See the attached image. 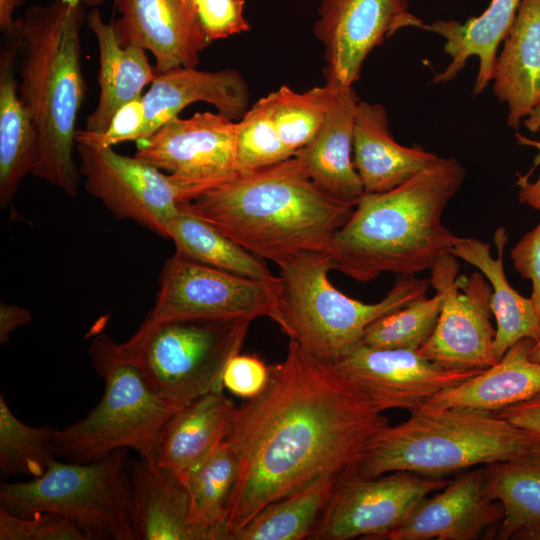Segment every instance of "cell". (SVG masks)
<instances>
[{"instance_id": "d6a6232c", "label": "cell", "mask_w": 540, "mask_h": 540, "mask_svg": "<svg viewBox=\"0 0 540 540\" xmlns=\"http://www.w3.org/2000/svg\"><path fill=\"white\" fill-rule=\"evenodd\" d=\"M339 479L326 478L265 506L231 540L310 539Z\"/></svg>"}, {"instance_id": "ee69618b", "label": "cell", "mask_w": 540, "mask_h": 540, "mask_svg": "<svg viewBox=\"0 0 540 540\" xmlns=\"http://www.w3.org/2000/svg\"><path fill=\"white\" fill-rule=\"evenodd\" d=\"M32 320L29 310L14 304L0 302V344L8 341L18 328L28 325Z\"/></svg>"}, {"instance_id": "4fadbf2b", "label": "cell", "mask_w": 540, "mask_h": 540, "mask_svg": "<svg viewBox=\"0 0 540 540\" xmlns=\"http://www.w3.org/2000/svg\"><path fill=\"white\" fill-rule=\"evenodd\" d=\"M236 130L237 122L219 112L178 116L136 141L134 157L169 172L189 201L238 173Z\"/></svg>"}, {"instance_id": "8992f818", "label": "cell", "mask_w": 540, "mask_h": 540, "mask_svg": "<svg viewBox=\"0 0 540 540\" xmlns=\"http://www.w3.org/2000/svg\"><path fill=\"white\" fill-rule=\"evenodd\" d=\"M278 267L280 291L272 320L309 357L329 367L360 345L373 322L426 296L430 285L416 275H397L382 300L367 304L330 283L326 252H303Z\"/></svg>"}, {"instance_id": "9c48e42d", "label": "cell", "mask_w": 540, "mask_h": 540, "mask_svg": "<svg viewBox=\"0 0 540 540\" xmlns=\"http://www.w3.org/2000/svg\"><path fill=\"white\" fill-rule=\"evenodd\" d=\"M126 449L88 463L56 459L40 476L2 482L0 508L18 516L62 515L87 540H135L130 517V461Z\"/></svg>"}, {"instance_id": "7dc6e473", "label": "cell", "mask_w": 540, "mask_h": 540, "mask_svg": "<svg viewBox=\"0 0 540 540\" xmlns=\"http://www.w3.org/2000/svg\"><path fill=\"white\" fill-rule=\"evenodd\" d=\"M516 137L518 139V142L523 144V145H528V146H532V147H535L538 149V154L536 155L535 159H534V167L538 166L540 164V142L539 141H535V140H531V139H528L522 135H519V134H516Z\"/></svg>"}, {"instance_id": "bcb514c9", "label": "cell", "mask_w": 540, "mask_h": 540, "mask_svg": "<svg viewBox=\"0 0 540 540\" xmlns=\"http://www.w3.org/2000/svg\"><path fill=\"white\" fill-rule=\"evenodd\" d=\"M23 4V0H0V30L2 33L12 31L18 24V18L14 17L17 7Z\"/></svg>"}, {"instance_id": "6da1fadb", "label": "cell", "mask_w": 540, "mask_h": 540, "mask_svg": "<svg viewBox=\"0 0 540 540\" xmlns=\"http://www.w3.org/2000/svg\"><path fill=\"white\" fill-rule=\"evenodd\" d=\"M269 369L264 389L235 407L224 436L239 463L229 540L265 506L346 475L389 425L333 367L294 340L285 359Z\"/></svg>"}, {"instance_id": "7bdbcfd3", "label": "cell", "mask_w": 540, "mask_h": 540, "mask_svg": "<svg viewBox=\"0 0 540 540\" xmlns=\"http://www.w3.org/2000/svg\"><path fill=\"white\" fill-rule=\"evenodd\" d=\"M495 413L515 426L540 436V392Z\"/></svg>"}, {"instance_id": "e0dca14e", "label": "cell", "mask_w": 540, "mask_h": 540, "mask_svg": "<svg viewBox=\"0 0 540 540\" xmlns=\"http://www.w3.org/2000/svg\"><path fill=\"white\" fill-rule=\"evenodd\" d=\"M119 17L112 22L122 47L151 52L156 73L196 67L211 43L192 0H114Z\"/></svg>"}, {"instance_id": "f6af8a7d", "label": "cell", "mask_w": 540, "mask_h": 540, "mask_svg": "<svg viewBox=\"0 0 540 540\" xmlns=\"http://www.w3.org/2000/svg\"><path fill=\"white\" fill-rule=\"evenodd\" d=\"M530 174L518 175V198L523 204L540 211V175L536 181L529 180Z\"/></svg>"}, {"instance_id": "603a6c76", "label": "cell", "mask_w": 540, "mask_h": 540, "mask_svg": "<svg viewBox=\"0 0 540 540\" xmlns=\"http://www.w3.org/2000/svg\"><path fill=\"white\" fill-rule=\"evenodd\" d=\"M21 18L2 33L0 48V206L7 208L22 180L32 174L38 139L33 121L20 97L16 64L21 45Z\"/></svg>"}, {"instance_id": "e575fe53", "label": "cell", "mask_w": 540, "mask_h": 540, "mask_svg": "<svg viewBox=\"0 0 540 540\" xmlns=\"http://www.w3.org/2000/svg\"><path fill=\"white\" fill-rule=\"evenodd\" d=\"M49 426H30L16 417L0 396V474L2 479L18 475H42L56 459Z\"/></svg>"}, {"instance_id": "8d00e7d4", "label": "cell", "mask_w": 540, "mask_h": 540, "mask_svg": "<svg viewBox=\"0 0 540 540\" xmlns=\"http://www.w3.org/2000/svg\"><path fill=\"white\" fill-rule=\"evenodd\" d=\"M293 154L281 141L267 97L259 99L237 121L236 161L238 173L265 168Z\"/></svg>"}, {"instance_id": "30bf717a", "label": "cell", "mask_w": 540, "mask_h": 540, "mask_svg": "<svg viewBox=\"0 0 540 540\" xmlns=\"http://www.w3.org/2000/svg\"><path fill=\"white\" fill-rule=\"evenodd\" d=\"M450 253L432 267L430 285L442 295L437 324L418 353L450 369H486L497 362L491 323L492 287L479 271L458 275Z\"/></svg>"}, {"instance_id": "ab89813d", "label": "cell", "mask_w": 540, "mask_h": 540, "mask_svg": "<svg viewBox=\"0 0 540 540\" xmlns=\"http://www.w3.org/2000/svg\"><path fill=\"white\" fill-rule=\"evenodd\" d=\"M144 125L142 97L124 104L113 116L104 133L77 130L76 142L97 147H113L119 143L137 141Z\"/></svg>"}, {"instance_id": "ffe728a7", "label": "cell", "mask_w": 540, "mask_h": 540, "mask_svg": "<svg viewBox=\"0 0 540 540\" xmlns=\"http://www.w3.org/2000/svg\"><path fill=\"white\" fill-rule=\"evenodd\" d=\"M130 517L135 540H211L191 522L183 483L152 459L130 461Z\"/></svg>"}, {"instance_id": "7c38bea8", "label": "cell", "mask_w": 540, "mask_h": 540, "mask_svg": "<svg viewBox=\"0 0 540 540\" xmlns=\"http://www.w3.org/2000/svg\"><path fill=\"white\" fill-rule=\"evenodd\" d=\"M450 481L408 471L342 476L310 540L385 539L418 506Z\"/></svg>"}, {"instance_id": "83f0119b", "label": "cell", "mask_w": 540, "mask_h": 540, "mask_svg": "<svg viewBox=\"0 0 540 540\" xmlns=\"http://www.w3.org/2000/svg\"><path fill=\"white\" fill-rule=\"evenodd\" d=\"M507 238L505 228L496 230L494 242L497 259L491 255L490 244L476 238L458 237L450 250L453 256L476 267L492 287L491 309L496 318L494 353L497 361L519 340L528 337L536 341L540 337V319L530 297L520 295L506 278L503 255Z\"/></svg>"}, {"instance_id": "836d02e7", "label": "cell", "mask_w": 540, "mask_h": 540, "mask_svg": "<svg viewBox=\"0 0 540 540\" xmlns=\"http://www.w3.org/2000/svg\"><path fill=\"white\" fill-rule=\"evenodd\" d=\"M338 88L326 82L298 93L284 85L266 96L278 135L293 156L323 126Z\"/></svg>"}, {"instance_id": "b9f144b4", "label": "cell", "mask_w": 540, "mask_h": 540, "mask_svg": "<svg viewBox=\"0 0 540 540\" xmlns=\"http://www.w3.org/2000/svg\"><path fill=\"white\" fill-rule=\"evenodd\" d=\"M511 259L516 271L532 282L530 299L540 319V221L517 242L511 250Z\"/></svg>"}, {"instance_id": "d4e9b609", "label": "cell", "mask_w": 540, "mask_h": 540, "mask_svg": "<svg viewBox=\"0 0 540 540\" xmlns=\"http://www.w3.org/2000/svg\"><path fill=\"white\" fill-rule=\"evenodd\" d=\"M86 24L97 40L100 90L97 106L86 119L85 130L104 133L115 113L124 104L142 97L143 89L157 73L143 48L119 44L112 23H105L96 7L87 13Z\"/></svg>"}, {"instance_id": "44dd1931", "label": "cell", "mask_w": 540, "mask_h": 540, "mask_svg": "<svg viewBox=\"0 0 540 540\" xmlns=\"http://www.w3.org/2000/svg\"><path fill=\"white\" fill-rule=\"evenodd\" d=\"M358 98L353 87H339L325 122L294 157L324 193L355 206L364 189L353 164V131Z\"/></svg>"}, {"instance_id": "4dcf8cb0", "label": "cell", "mask_w": 540, "mask_h": 540, "mask_svg": "<svg viewBox=\"0 0 540 540\" xmlns=\"http://www.w3.org/2000/svg\"><path fill=\"white\" fill-rule=\"evenodd\" d=\"M238 471V458L223 437L194 466L176 474L189 495L192 524L211 540H229L228 507Z\"/></svg>"}, {"instance_id": "8fae6325", "label": "cell", "mask_w": 540, "mask_h": 540, "mask_svg": "<svg viewBox=\"0 0 540 540\" xmlns=\"http://www.w3.org/2000/svg\"><path fill=\"white\" fill-rule=\"evenodd\" d=\"M280 282L268 283L177 255L165 261L150 318L273 319Z\"/></svg>"}, {"instance_id": "d6986e66", "label": "cell", "mask_w": 540, "mask_h": 540, "mask_svg": "<svg viewBox=\"0 0 540 540\" xmlns=\"http://www.w3.org/2000/svg\"><path fill=\"white\" fill-rule=\"evenodd\" d=\"M195 102L209 103L219 113L239 121L249 109L248 86L241 74L232 69L203 71L179 67L159 73L142 95L144 125L139 140L152 135Z\"/></svg>"}, {"instance_id": "1f68e13d", "label": "cell", "mask_w": 540, "mask_h": 540, "mask_svg": "<svg viewBox=\"0 0 540 540\" xmlns=\"http://www.w3.org/2000/svg\"><path fill=\"white\" fill-rule=\"evenodd\" d=\"M166 238L173 241L179 257L259 281H280L262 258L185 211L180 210L169 221Z\"/></svg>"}, {"instance_id": "5bb4252c", "label": "cell", "mask_w": 540, "mask_h": 540, "mask_svg": "<svg viewBox=\"0 0 540 540\" xmlns=\"http://www.w3.org/2000/svg\"><path fill=\"white\" fill-rule=\"evenodd\" d=\"M85 190L117 219H128L166 238L169 221L187 201L186 191L170 174L113 147L76 142Z\"/></svg>"}, {"instance_id": "ba28073f", "label": "cell", "mask_w": 540, "mask_h": 540, "mask_svg": "<svg viewBox=\"0 0 540 540\" xmlns=\"http://www.w3.org/2000/svg\"><path fill=\"white\" fill-rule=\"evenodd\" d=\"M250 321L146 317L119 347L149 388L179 409L223 390V373L245 341Z\"/></svg>"}, {"instance_id": "681fc988", "label": "cell", "mask_w": 540, "mask_h": 540, "mask_svg": "<svg viewBox=\"0 0 540 540\" xmlns=\"http://www.w3.org/2000/svg\"><path fill=\"white\" fill-rule=\"evenodd\" d=\"M70 5L84 4L85 6L95 7L103 2V0H62Z\"/></svg>"}, {"instance_id": "f35d334b", "label": "cell", "mask_w": 540, "mask_h": 540, "mask_svg": "<svg viewBox=\"0 0 540 540\" xmlns=\"http://www.w3.org/2000/svg\"><path fill=\"white\" fill-rule=\"evenodd\" d=\"M210 42L246 32L245 0H192Z\"/></svg>"}, {"instance_id": "74e56055", "label": "cell", "mask_w": 540, "mask_h": 540, "mask_svg": "<svg viewBox=\"0 0 540 540\" xmlns=\"http://www.w3.org/2000/svg\"><path fill=\"white\" fill-rule=\"evenodd\" d=\"M0 540H87L70 519L50 512L18 516L0 508Z\"/></svg>"}, {"instance_id": "7402d4cb", "label": "cell", "mask_w": 540, "mask_h": 540, "mask_svg": "<svg viewBox=\"0 0 540 540\" xmlns=\"http://www.w3.org/2000/svg\"><path fill=\"white\" fill-rule=\"evenodd\" d=\"M440 158L421 147L397 143L389 130L385 107L358 101L353 131V164L364 193L390 191Z\"/></svg>"}, {"instance_id": "52a82bcc", "label": "cell", "mask_w": 540, "mask_h": 540, "mask_svg": "<svg viewBox=\"0 0 540 540\" xmlns=\"http://www.w3.org/2000/svg\"><path fill=\"white\" fill-rule=\"evenodd\" d=\"M90 362L104 381L100 401L82 419L53 428L56 457L88 463L114 451L132 449L152 459L160 432L178 409L149 388L136 367L109 334H97L89 347Z\"/></svg>"}, {"instance_id": "c3c4849f", "label": "cell", "mask_w": 540, "mask_h": 540, "mask_svg": "<svg viewBox=\"0 0 540 540\" xmlns=\"http://www.w3.org/2000/svg\"><path fill=\"white\" fill-rule=\"evenodd\" d=\"M529 358L532 361L540 363V337L534 341L533 345L529 350Z\"/></svg>"}, {"instance_id": "5b68a950", "label": "cell", "mask_w": 540, "mask_h": 540, "mask_svg": "<svg viewBox=\"0 0 540 540\" xmlns=\"http://www.w3.org/2000/svg\"><path fill=\"white\" fill-rule=\"evenodd\" d=\"M540 436L519 428L495 412L471 408H422L372 439L347 474L374 477L393 471L426 476L521 456Z\"/></svg>"}, {"instance_id": "f1b7e54d", "label": "cell", "mask_w": 540, "mask_h": 540, "mask_svg": "<svg viewBox=\"0 0 540 540\" xmlns=\"http://www.w3.org/2000/svg\"><path fill=\"white\" fill-rule=\"evenodd\" d=\"M235 407L218 390L179 408L163 426L152 460L175 474L188 470L225 436Z\"/></svg>"}, {"instance_id": "2e32d148", "label": "cell", "mask_w": 540, "mask_h": 540, "mask_svg": "<svg viewBox=\"0 0 540 540\" xmlns=\"http://www.w3.org/2000/svg\"><path fill=\"white\" fill-rule=\"evenodd\" d=\"M410 0H321L315 37L324 47L327 83L352 87L369 53L403 28L423 27Z\"/></svg>"}, {"instance_id": "7a4b0ae2", "label": "cell", "mask_w": 540, "mask_h": 540, "mask_svg": "<svg viewBox=\"0 0 540 540\" xmlns=\"http://www.w3.org/2000/svg\"><path fill=\"white\" fill-rule=\"evenodd\" d=\"M354 207L320 190L294 156L237 173L180 204V210L277 266L303 252H326Z\"/></svg>"}, {"instance_id": "3957f363", "label": "cell", "mask_w": 540, "mask_h": 540, "mask_svg": "<svg viewBox=\"0 0 540 540\" xmlns=\"http://www.w3.org/2000/svg\"><path fill=\"white\" fill-rule=\"evenodd\" d=\"M465 176L457 159L440 158L390 191L364 193L327 248L332 270L359 282L431 270L458 238L442 214Z\"/></svg>"}, {"instance_id": "4316f807", "label": "cell", "mask_w": 540, "mask_h": 540, "mask_svg": "<svg viewBox=\"0 0 540 540\" xmlns=\"http://www.w3.org/2000/svg\"><path fill=\"white\" fill-rule=\"evenodd\" d=\"M521 0H491L487 9L478 17L464 23L438 19L424 24L422 29L444 38V52L451 62L432 83L442 84L453 80L465 68L469 57L479 59V70L473 94H480L492 81L499 44L507 36L517 14Z\"/></svg>"}, {"instance_id": "277c9868", "label": "cell", "mask_w": 540, "mask_h": 540, "mask_svg": "<svg viewBox=\"0 0 540 540\" xmlns=\"http://www.w3.org/2000/svg\"><path fill=\"white\" fill-rule=\"evenodd\" d=\"M84 4L30 5L21 18L20 97L36 129L32 175L74 197L81 174L74 160L76 124L85 100L80 31Z\"/></svg>"}, {"instance_id": "9a60e30c", "label": "cell", "mask_w": 540, "mask_h": 540, "mask_svg": "<svg viewBox=\"0 0 540 540\" xmlns=\"http://www.w3.org/2000/svg\"><path fill=\"white\" fill-rule=\"evenodd\" d=\"M333 368L380 412L421 409L438 393L484 369H450L418 351L358 345Z\"/></svg>"}, {"instance_id": "60d3db41", "label": "cell", "mask_w": 540, "mask_h": 540, "mask_svg": "<svg viewBox=\"0 0 540 540\" xmlns=\"http://www.w3.org/2000/svg\"><path fill=\"white\" fill-rule=\"evenodd\" d=\"M269 366L256 355L233 356L227 363L222 383L231 393L250 399L258 395L269 379Z\"/></svg>"}, {"instance_id": "484cf974", "label": "cell", "mask_w": 540, "mask_h": 540, "mask_svg": "<svg viewBox=\"0 0 540 540\" xmlns=\"http://www.w3.org/2000/svg\"><path fill=\"white\" fill-rule=\"evenodd\" d=\"M534 341L528 337L519 340L494 365L438 393L422 408L497 412L532 397L540 392V363L529 358Z\"/></svg>"}, {"instance_id": "d590c367", "label": "cell", "mask_w": 540, "mask_h": 540, "mask_svg": "<svg viewBox=\"0 0 540 540\" xmlns=\"http://www.w3.org/2000/svg\"><path fill=\"white\" fill-rule=\"evenodd\" d=\"M442 295L420 297L386 314L365 331L360 344L383 349L418 351L431 336L440 314Z\"/></svg>"}, {"instance_id": "f546056e", "label": "cell", "mask_w": 540, "mask_h": 540, "mask_svg": "<svg viewBox=\"0 0 540 540\" xmlns=\"http://www.w3.org/2000/svg\"><path fill=\"white\" fill-rule=\"evenodd\" d=\"M484 467L489 495L503 508L497 538L540 540V443Z\"/></svg>"}, {"instance_id": "ac0fdd59", "label": "cell", "mask_w": 540, "mask_h": 540, "mask_svg": "<svg viewBox=\"0 0 540 540\" xmlns=\"http://www.w3.org/2000/svg\"><path fill=\"white\" fill-rule=\"evenodd\" d=\"M502 517V505L489 495L482 467L461 474L438 494L423 499L385 539L474 540L499 525Z\"/></svg>"}, {"instance_id": "cb8c5ba5", "label": "cell", "mask_w": 540, "mask_h": 540, "mask_svg": "<svg viewBox=\"0 0 540 540\" xmlns=\"http://www.w3.org/2000/svg\"><path fill=\"white\" fill-rule=\"evenodd\" d=\"M493 92L508 108L507 124L540 107V0H521L493 73Z\"/></svg>"}]
</instances>
